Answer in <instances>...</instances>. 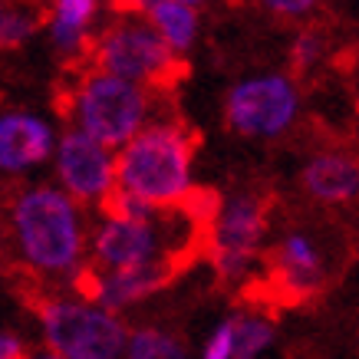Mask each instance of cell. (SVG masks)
<instances>
[{
  "mask_svg": "<svg viewBox=\"0 0 359 359\" xmlns=\"http://www.w3.org/2000/svg\"><path fill=\"white\" fill-rule=\"evenodd\" d=\"M198 149V132L182 119L158 122L126 145L112 165V182L142 208H175L188 191V165Z\"/></svg>",
  "mask_w": 359,
  "mask_h": 359,
  "instance_id": "1",
  "label": "cell"
},
{
  "mask_svg": "<svg viewBox=\"0 0 359 359\" xmlns=\"http://www.w3.org/2000/svg\"><path fill=\"white\" fill-rule=\"evenodd\" d=\"M79 66H89V73L96 69L129 86L145 83L155 93H168L178 79L188 76L185 60L172 56L162 36L142 23H119L109 27L99 40H89Z\"/></svg>",
  "mask_w": 359,
  "mask_h": 359,
  "instance_id": "2",
  "label": "cell"
},
{
  "mask_svg": "<svg viewBox=\"0 0 359 359\" xmlns=\"http://www.w3.org/2000/svg\"><path fill=\"white\" fill-rule=\"evenodd\" d=\"M60 112L69 119V112H76L83 122V135L96 145H122L135 135L149 112V96L139 86L119 83L102 73L79 76V89H66V99L60 102Z\"/></svg>",
  "mask_w": 359,
  "mask_h": 359,
  "instance_id": "3",
  "label": "cell"
},
{
  "mask_svg": "<svg viewBox=\"0 0 359 359\" xmlns=\"http://www.w3.org/2000/svg\"><path fill=\"white\" fill-rule=\"evenodd\" d=\"M17 234L36 267L43 271H66L73 267L83 250L76 211L66 201V195L53 188H33L13 208Z\"/></svg>",
  "mask_w": 359,
  "mask_h": 359,
  "instance_id": "4",
  "label": "cell"
},
{
  "mask_svg": "<svg viewBox=\"0 0 359 359\" xmlns=\"http://www.w3.org/2000/svg\"><path fill=\"white\" fill-rule=\"evenodd\" d=\"M33 310L40 313L46 337L53 343L56 356L66 359H119L129 333L119 320L106 310L63 304L50 297H33Z\"/></svg>",
  "mask_w": 359,
  "mask_h": 359,
  "instance_id": "5",
  "label": "cell"
},
{
  "mask_svg": "<svg viewBox=\"0 0 359 359\" xmlns=\"http://www.w3.org/2000/svg\"><path fill=\"white\" fill-rule=\"evenodd\" d=\"M267 211L271 198L261 195H241L234 198L211 224V261L224 280H234L248 271V261L264 228H267Z\"/></svg>",
  "mask_w": 359,
  "mask_h": 359,
  "instance_id": "6",
  "label": "cell"
},
{
  "mask_svg": "<svg viewBox=\"0 0 359 359\" xmlns=\"http://www.w3.org/2000/svg\"><path fill=\"white\" fill-rule=\"evenodd\" d=\"M297 96L290 83L280 76L254 79L231 89L228 96V126L241 135H273L294 119Z\"/></svg>",
  "mask_w": 359,
  "mask_h": 359,
  "instance_id": "7",
  "label": "cell"
},
{
  "mask_svg": "<svg viewBox=\"0 0 359 359\" xmlns=\"http://www.w3.org/2000/svg\"><path fill=\"white\" fill-rule=\"evenodd\" d=\"M158 234H162V208H139L132 218L112 221L109 228L99 234L96 257L109 271L126 273L142 264L162 257L158 254Z\"/></svg>",
  "mask_w": 359,
  "mask_h": 359,
  "instance_id": "8",
  "label": "cell"
},
{
  "mask_svg": "<svg viewBox=\"0 0 359 359\" xmlns=\"http://www.w3.org/2000/svg\"><path fill=\"white\" fill-rule=\"evenodd\" d=\"M60 175H63L69 195L79 201L99 198L112 185V162L106 149L83 135V132H66L60 142Z\"/></svg>",
  "mask_w": 359,
  "mask_h": 359,
  "instance_id": "9",
  "label": "cell"
},
{
  "mask_svg": "<svg viewBox=\"0 0 359 359\" xmlns=\"http://www.w3.org/2000/svg\"><path fill=\"white\" fill-rule=\"evenodd\" d=\"M191 267V261L185 257H175V254H162V257H155V261L142 264L135 271H126V273H112L109 280H102V304H132V300H142V297L155 294V290H162L175 277H182V273Z\"/></svg>",
  "mask_w": 359,
  "mask_h": 359,
  "instance_id": "10",
  "label": "cell"
},
{
  "mask_svg": "<svg viewBox=\"0 0 359 359\" xmlns=\"http://www.w3.org/2000/svg\"><path fill=\"white\" fill-rule=\"evenodd\" d=\"M50 129L33 116H4L0 119V168L20 172L33 162H43L50 152Z\"/></svg>",
  "mask_w": 359,
  "mask_h": 359,
  "instance_id": "11",
  "label": "cell"
},
{
  "mask_svg": "<svg viewBox=\"0 0 359 359\" xmlns=\"http://www.w3.org/2000/svg\"><path fill=\"white\" fill-rule=\"evenodd\" d=\"M304 182L320 201H346L356 191V162L349 155H320L310 162Z\"/></svg>",
  "mask_w": 359,
  "mask_h": 359,
  "instance_id": "12",
  "label": "cell"
},
{
  "mask_svg": "<svg viewBox=\"0 0 359 359\" xmlns=\"http://www.w3.org/2000/svg\"><path fill=\"white\" fill-rule=\"evenodd\" d=\"M145 13L158 27V36L168 50H185L195 40V7L178 4V0H162V4H149Z\"/></svg>",
  "mask_w": 359,
  "mask_h": 359,
  "instance_id": "13",
  "label": "cell"
},
{
  "mask_svg": "<svg viewBox=\"0 0 359 359\" xmlns=\"http://www.w3.org/2000/svg\"><path fill=\"white\" fill-rule=\"evenodd\" d=\"M46 20H50V11H43V7H11V11H0V50L20 43L23 36H30Z\"/></svg>",
  "mask_w": 359,
  "mask_h": 359,
  "instance_id": "14",
  "label": "cell"
},
{
  "mask_svg": "<svg viewBox=\"0 0 359 359\" xmlns=\"http://www.w3.org/2000/svg\"><path fill=\"white\" fill-rule=\"evenodd\" d=\"M129 359H188V349L182 339L158 333V330H142L129 343Z\"/></svg>",
  "mask_w": 359,
  "mask_h": 359,
  "instance_id": "15",
  "label": "cell"
},
{
  "mask_svg": "<svg viewBox=\"0 0 359 359\" xmlns=\"http://www.w3.org/2000/svg\"><path fill=\"white\" fill-rule=\"evenodd\" d=\"M273 339V327L267 320H234L231 323V353L238 359H250Z\"/></svg>",
  "mask_w": 359,
  "mask_h": 359,
  "instance_id": "16",
  "label": "cell"
},
{
  "mask_svg": "<svg viewBox=\"0 0 359 359\" xmlns=\"http://www.w3.org/2000/svg\"><path fill=\"white\" fill-rule=\"evenodd\" d=\"M93 13H96V4H89V0H63V4L56 7V23L73 27V30H86V23L93 20Z\"/></svg>",
  "mask_w": 359,
  "mask_h": 359,
  "instance_id": "17",
  "label": "cell"
},
{
  "mask_svg": "<svg viewBox=\"0 0 359 359\" xmlns=\"http://www.w3.org/2000/svg\"><path fill=\"white\" fill-rule=\"evenodd\" d=\"M228 356H231V323H224V327L211 337V343H208L205 359H228Z\"/></svg>",
  "mask_w": 359,
  "mask_h": 359,
  "instance_id": "18",
  "label": "cell"
},
{
  "mask_svg": "<svg viewBox=\"0 0 359 359\" xmlns=\"http://www.w3.org/2000/svg\"><path fill=\"white\" fill-rule=\"evenodd\" d=\"M310 11H313V4H273V13L283 20H304L310 17Z\"/></svg>",
  "mask_w": 359,
  "mask_h": 359,
  "instance_id": "19",
  "label": "cell"
},
{
  "mask_svg": "<svg viewBox=\"0 0 359 359\" xmlns=\"http://www.w3.org/2000/svg\"><path fill=\"white\" fill-rule=\"evenodd\" d=\"M0 359H27V349H23L20 339L0 333Z\"/></svg>",
  "mask_w": 359,
  "mask_h": 359,
  "instance_id": "20",
  "label": "cell"
},
{
  "mask_svg": "<svg viewBox=\"0 0 359 359\" xmlns=\"http://www.w3.org/2000/svg\"><path fill=\"white\" fill-rule=\"evenodd\" d=\"M36 359H63V356H56V353H43V356H36Z\"/></svg>",
  "mask_w": 359,
  "mask_h": 359,
  "instance_id": "21",
  "label": "cell"
}]
</instances>
